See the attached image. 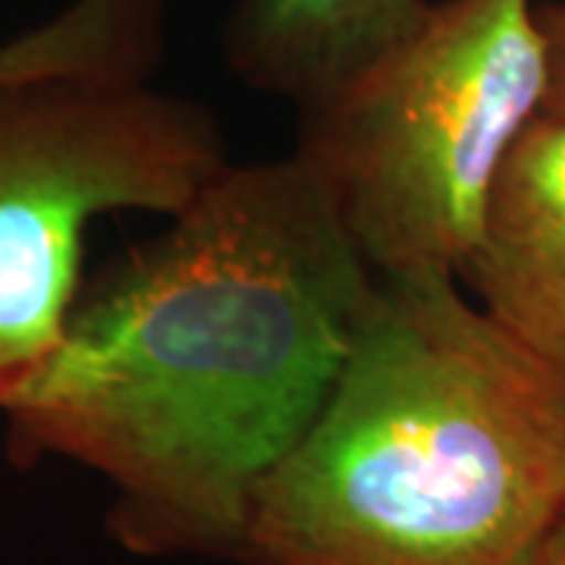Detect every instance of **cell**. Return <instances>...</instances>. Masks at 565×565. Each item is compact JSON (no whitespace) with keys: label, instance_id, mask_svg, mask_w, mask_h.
<instances>
[{"label":"cell","instance_id":"1","mask_svg":"<svg viewBox=\"0 0 565 565\" xmlns=\"http://www.w3.org/2000/svg\"><path fill=\"white\" fill-rule=\"evenodd\" d=\"M374 286L296 154L230 161L79 292L61 345L0 408L10 452L102 475L110 534L136 556L236 559L258 487L327 403Z\"/></svg>","mask_w":565,"mask_h":565},{"label":"cell","instance_id":"2","mask_svg":"<svg viewBox=\"0 0 565 565\" xmlns=\"http://www.w3.org/2000/svg\"><path fill=\"white\" fill-rule=\"evenodd\" d=\"M565 522V377L456 274H377L327 403L252 500L245 565H537Z\"/></svg>","mask_w":565,"mask_h":565},{"label":"cell","instance_id":"3","mask_svg":"<svg viewBox=\"0 0 565 565\" xmlns=\"http://www.w3.org/2000/svg\"><path fill=\"white\" fill-rule=\"evenodd\" d=\"M534 0H440L330 98L302 110L296 158L377 274L471 258L515 141L544 114Z\"/></svg>","mask_w":565,"mask_h":565},{"label":"cell","instance_id":"4","mask_svg":"<svg viewBox=\"0 0 565 565\" xmlns=\"http://www.w3.org/2000/svg\"><path fill=\"white\" fill-rule=\"evenodd\" d=\"M226 163L217 117L145 79L0 82V408L61 345L92 223L170 217Z\"/></svg>","mask_w":565,"mask_h":565},{"label":"cell","instance_id":"5","mask_svg":"<svg viewBox=\"0 0 565 565\" xmlns=\"http://www.w3.org/2000/svg\"><path fill=\"white\" fill-rule=\"evenodd\" d=\"M459 280L512 340L565 377V117L541 114L515 141Z\"/></svg>","mask_w":565,"mask_h":565},{"label":"cell","instance_id":"6","mask_svg":"<svg viewBox=\"0 0 565 565\" xmlns=\"http://www.w3.org/2000/svg\"><path fill=\"white\" fill-rule=\"evenodd\" d=\"M434 0H239L223 57L248 88L315 107L412 35Z\"/></svg>","mask_w":565,"mask_h":565},{"label":"cell","instance_id":"7","mask_svg":"<svg viewBox=\"0 0 565 565\" xmlns=\"http://www.w3.org/2000/svg\"><path fill=\"white\" fill-rule=\"evenodd\" d=\"M167 0H73L54 20L0 41V82L47 73L148 79L163 57Z\"/></svg>","mask_w":565,"mask_h":565},{"label":"cell","instance_id":"8","mask_svg":"<svg viewBox=\"0 0 565 565\" xmlns=\"http://www.w3.org/2000/svg\"><path fill=\"white\" fill-rule=\"evenodd\" d=\"M537 13H541V25H544L546 63H550L544 114L565 117V0H556Z\"/></svg>","mask_w":565,"mask_h":565},{"label":"cell","instance_id":"9","mask_svg":"<svg viewBox=\"0 0 565 565\" xmlns=\"http://www.w3.org/2000/svg\"><path fill=\"white\" fill-rule=\"evenodd\" d=\"M537 565H565V522L556 527V534L550 537V544L544 546Z\"/></svg>","mask_w":565,"mask_h":565}]
</instances>
